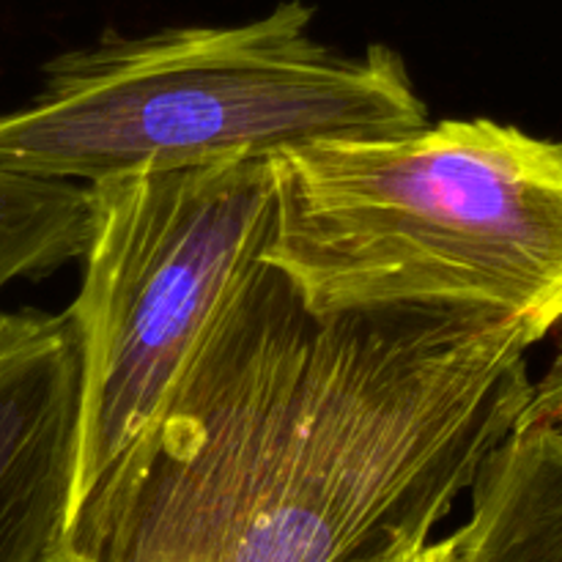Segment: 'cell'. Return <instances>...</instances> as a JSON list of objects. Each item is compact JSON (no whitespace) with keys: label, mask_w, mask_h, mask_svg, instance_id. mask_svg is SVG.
Here are the masks:
<instances>
[{"label":"cell","mask_w":562,"mask_h":562,"mask_svg":"<svg viewBox=\"0 0 562 562\" xmlns=\"http://www.w3.org/2000/svg\"><path fill=\"white\" fill-rule=\"evenodd\" d=\"M261 261L313 316L437 307L562 324V143L492 119L274 154Z\"/></svg>","instance_id":"2"},{"label":"cell","mask_w":562,"mask_h":562,"mask_svg":"<svg viewBox=\"0 0 562 562\" xmlns=\"http://www.w3.org/2000/svg\"><path fill=\"white\" fill-rule=\"evenodd\" d=\"M313 16L285 0L236 25L108 33L69 49L31 102L0 115V165L97 184L428 124L393 47L344 55L313 36Z\"/></svg>","instance_id":"3"},{"label":"cell","mask_w":562,"mask_h":562,"mask_svg":"<svg viewBox=\"0 0 562 562\" xmlns=\"http://www.w3.org/2000/svg\"><path fill=\"white\" fill-rule=\"evenodd\" d=\"M536 344L497 313L313 316L256 263L82 562H373L431 541L519 423Z\"/></svg>","instance_id":"1"},{"label":"cell","mask_w":562,"mask_h":562,"mask_svg":"<svg viewBox=\"0 0 562 562\" xmlns=\"http://www.w3.org/2000/svg\"><path fill=\"white\" fill-rule=\"evenodd\" d=\"M519 428L541 426V428H554L562 431V335L558 351H554V360L549 362L547 373H543L538 382H532L530 401H527L525 412H521Z\"/></svg>","instance_id":"8"},{"label":"cell","mask_w":562,"mask_h":562,"mask_svg":"<svg viewBox=\"0 0 562 562\" xmlns=\"http://www.w3.org/2000/svg\"><path fill=\"white\" fill-rule=\"evenodd\" d=\"M373 562H464L461 560V532H450V536L437 538V541L417 543V547L398 549V552H390L384 558Z\"/></svg>","instance_id":"9"},{"label":"cell","mask_w":562,"mask_h":562,"mask_svg":"<svg viewBox=\"0 0 562 562\" xmlns=\"http://www.w3.org/2000/svg\"><path fill=\"white\" fill-rule=\"evenodd\" d=\"M97 231L69 316L80 417L55 562H82L121 508L220 307L274 228L272 157L97 181Z\"/></svg>","instance_id":"4"},{"label":"cell","mask_w":562,"mask_h":562,"mask_svg":"<svg viewBox=\"0 0 562 562\" xmlns=\"http://www.w3.org/2000/svg\"><path fill=\"white\" fill-rule=\"evenodd\" d=\"M464 562H562V431L516 426L477 470Z\"/></svg>","instance_id":"6"},{"label":"cell","mask_w":562,"mask_h":562,"mask_svg":"<svg viewBox=\"0 0 562 562\" xmlns=\"http://www.w3.org/2000/svg\"><path fill=\"white\" fill-rule=\"evenodd\" d=\"M80 338L66 313H0V562H55L77 459Z\"/></svg>","instance_id":"5"},{"label":"cell","mask_w":562,"mask_h":562,"mask_svg":"<svg viewBox=\"0 0 562 562\" xmlns=\"http://www.w3.org/2000/svg\"><path fill=\"white\" fill-rule=\"evenodd\" d=\"M93 231L91 184L0 165V291L14 280H42L82 261Z\"/></svg>","instance_id":"7"}]
</instances>
